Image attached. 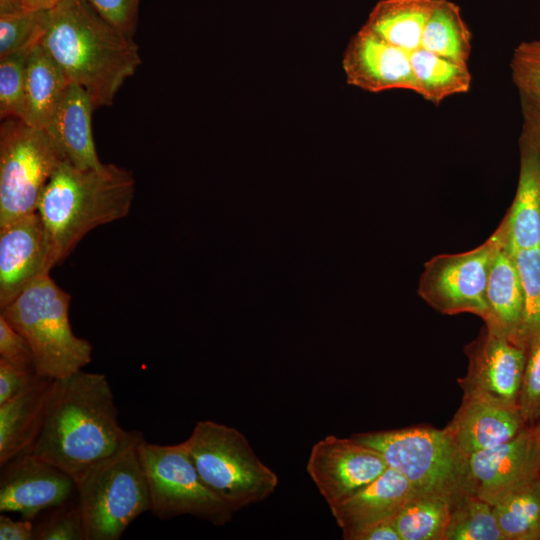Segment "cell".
<instances>
[{
  "instance_id": "obj_35",
  "label": "cell",
  "mask_w": 540,
  "mask_h": 540,
  "mask_svg": "<svg viewBox=\"0 0 540 540\" xmlns=\"http://www.w3.org/2000/svg\"><path fill=\"white\" fill-rule=\"evenodd\" d=\"M510 67L517 89L540 88V41L520 43L513 52Z\"/></svg>"
},
{
  "instance_id": "obj_33",
  "label": "cell",
  "mask_w": 540,
  "mask_h": 540,
  "mask_svg": "<svg viewBox=\"0 0 540 540\" xmlns=\"http://www.w3.org/2000/svg\"><path fill=\"white\" fill-rule=\"evenodd\" d=\"M34 540H86L78 500L52 508L34 528Z\"/></svg>"
},
{
  "instance_id": "obj_15",
  "label": "cell",
  "mask_w": 540,
  "mask_h": 540,
  "mask_svg": "<svg viewBox=\"0 0 540 540\" xmlns=\"http://www.w3.org/2000/svg\"><path fill=\"white\" fill-rule=\"evenodd\" d=\"M46 228L37 212L0 228V309L55 266Z\"/></svg>"
},
{
  "instance_id": "obj_20",
  "label": "cell",
  "mask_w": 540,
  "mask_h": 540,
  "mask_svg": "<svg viewBox=\"0 0 540 540\" xmlns=\"http://www.w3.org/2000/svg\"><path fill=\"white\" fill-rule=\"evenodd\" d=\"M496 230L500 241L490 267L485 296L487 314L483 322L517 344L524 313V292L504 233L499 225Z\"/></svg>"
},
{
  "instance_id": "obj_32",
  "label": "cell",
  "mask_w": 540,
  "mask_h": 540,
  "mask_svg": "<svg viewBox=\"0 0 540 540\" xmlns=\"http://www.w3.org/2000/svg\"><path fill=\"white\" fill-rule=\"evenodd\" d=\"M32 49L21 50L0 58L1 120L23 119L25 70Z\"/></svg>"
},
{
  "instance_id": "obj_1",
  "label": "cell",
  "mask_w": 540,
  "mask_h": 540,
  "mask_svg": "<svg viewBox=\"0 0 540 540\" xmlns=\"http://www.w3.org/2000/svg\"><path fill=\"white\" fill-rule=\"evenodd\" d=\"M137 433L121 427L106 376L79 370L51 380L31 453L75 480L126 447Z\"/></svg>"
},
{
  "instance_id": "obj_2",
  "label": "cell",
  "mask_w": 540,
  "mask_h": 540,
  "mask_svg": "<svg viewBox=\"0 0 540 540\" xmlns=\"http://www.w3.org/2000/svg\"><path fill=\"white\" fill-rule=\"evenodd\" d=\"M40 44L94 108L108 107L141 64L139 48L87 0H63L49 10Z\"/></svg>"
},
{
  "instance_id": "obj_42",
  "label": "cell",
  "mask_w": 540,
  "mask_h": 540,
  "mask_svg": "<svg viewBox=\"0 0 540 540\" xmlns=\"http://www.w3.org/2000/svg\"><path fill=\"white\" fill-rule=\"evenodd\" d=\"M63 0H0V15L28 10H50Z\"/></svg>"
},
{
  "instance_id": "obj_26",
  "label": "cell",
  "mask_w": 540,
  "mask_h": 540,
  "mask_svg": "<svg viewBox=\"0 0 540 540\" xmlns=\"http://www.w3.org/2000/svg\"><path fill=\"white\" fill-rule=\"evenodd\" d=\"M472 34L460 8L450 0H439L422 34L421 48L441 57L467 64Z\"/></svg>"
},
{
  "instance_id": "obj_29",
  "label": "cell",
  "mask_w": 540,
  "mask_h": 540,
  "mask_svg": "<svg viewBox=\"0 0 540 540\" xmlns=\"http://www.w3.org/2000/svg\"><path fill=\"white\" fill-rule=\"evenodd\" d=\"M445 540H505L493 505L468 494L450 506Z\"/></svg>"
},
{
  "instance_id": "obj_12",
  "label": "cell",
  "mask_w": 540,
  "mask_h": 540,
  "mask_svg": "<svg viewBox=\"0 0 540 540\" xmlns=\"http://www.w3.org/2000/svg\"><path fill=\"white\" fill-rule=\"evenodd\" d=\"M387 468L377 450L353 437L334 435L313 445L306 465L309 476L329 508L353 496Z\"/></svg>"
},
{
  "instance_id": "obj_22",
  "label": "cell",
  "mask_w": 540,
  "mask_h": 540,
  "mask_svg": "<svg viewBox=\"0 0 540 540\" xmlns=\"http://www.w3.org/2000/svg\"><path fill=\"white\" fill-rule=\"evenodd\" d=\"M51 380L37 375L24 390L0 404V466L31 453L42 428Z\"/></svg>"
},
{
  "instance_id": "obj_40",
  "label": "cell",
  "mask_w": 540,
  "mask_h": 540,
  "mask_svg": "<svg viewBox=\"0 0 540 540\" xmlns=\"http://www.w3.org/2000/svg\"><path fill=\"white\" fill-rule=\"evenodd\" d=\"M34 528L30 519L15 521L3 513L0 515L1 540H34Z\"/></svg>"
},
{
  "instance_id": "obj_9",
  "label": "cell",
  "mask_w": 540,
  "mask_h": 540,
  "mask_svg": "<svg viewBox=\"0 0 540 540\" xmlns=\"http://www.w3.org/2000/svg\"><path fill=\"white\" fill-rule=\"evenodd\" d=\"M138 452L150 494V512L162 520L190 515L221 526L233 512L202 480L183 442L148 443Z\"/></svg>"
},
{
  "instance_id": "obj_38",
  "label": "cell",
  "mask_w": 540,
  "mask_h": 540,
  "mask_svg": "<svg viewBox=\"0 0 540 540\" xmlns=\"http://www.w3.org/2000/svg\"><path fill=\"white\" fill-rule=\"evenodd\" d=\"M523 116L519 140L527 143L540 160V88L518 89Z\"/></svg>"
},
{
  "instance_id": "obj_19",
  "label": "cell",
  "mask_w": 540,
  "mask_h": 540,
  "mask_svg": "<svg viewBox=\"0 0 540 540\" xmlns=\"http://www.w3.org/2000/svg\"><path fill=\"white\" fill-rule=\"evenodd\" d=\"M93 103L87 92L70 82L45 129L66 160L79 169H97L99 160L92 134Z\"/></svg>"
},
{
  "instance_id": "obj_31",
  "label": "cell",
  "mask_w": 540,
  "mask_h": 540,
  "mask_svg": "<svg viewBox=\"0 0 540 540\" xmlns=\"http://www.w3.org/2000/svg\"><path fill=\"white\" fill-rule=\"evenodd\" d=\"M49 10L0 15V58L32 49L45 33Z\"/></svg>"
},
{
  "instance_id": "obj_21",
  "label": "cell",
  "mask_w": 540,
  "mask_h": 540,
  "mask_svg": "<svg viewBox=\"0 0 540 540\" xmlns=\"http://www.w3.org/2000/svg\"><path fill=\"white\" fill-rule=\"evenodd\" d=\"M520 168L516 193L499 226L513 253L540 246V160L519 140Z\"/></svg>"
},
{
  "instance_id": "obj_13",
  "label": "cell",
  "mask_w": 540,
  "mask_h": 540,
  "mask_svg": "<svg viewBox=\"0 0 540 540\" xmlns=\"http://www.w3.org/2000/svg\"><path fill=\"white\" fill-rule=\"evenodd\" d=\"M468 465L473 494L491 505L540 478V442L534 424L505 443L468 456Z\"/></svg>"
},
{
  "instance_id": "obj_34",
  "label": "cell",
  "mask_w": 540,
  "mask_h": 540,
  "mask_svg": "<svg viewBox=\"0 0 540 540\" xmlns=\"http://www.w3.org/2000/svg\"><path fill=\"white\" fill-rule=\"evenodd\" d=\"M518 406L527 425L540 418V329L530 338Z\"/></svg>"
},
{
  "instance_id": "obj_23",
  "label": "cell",
  "mask_w": 540,
  "mask_h": 540,
  "mask_svg": "<svg viewBox=\"0 0 540 540\" xmlns=\"http://www.w3.org/2000/svg\"><path fill=\"white\" fill-rule=\"evenodd\" d=\"M70 81L40 42L31 50L25 70L23 121L46 129Z\"/></svg>"
},
{
  "instance_id": "obj_36",
  "label": "cell",
  "mask_w": 540,
  "mask_h": 540,
  "mask_svg": "<svg viewBox=\"0 0 540 540\" xmlns=\"http://www.w3.org/2000/svg\"><path fill=\"white\" fill-rule=\"evenodd\" d=\"M0 359L17 369L36 372L34 354L27 339L0 314Z\"/></svg>"
},
{
  "instance_id": "obj_8",
  "label": "cell",
  "mask_w": 540,
  "mask_h": 540,
  "mask_svg": "<svg viewBox=\"0 0 540 540\" xmlns=\"http://www.w3.org/2000/svg\"><path fill=\"white\" fill-rule=\"evenodd\" d=\"M64 154L45 129L21 119L0 126V228L37 212L42 193Z\"/></svg>"
},
{
  "instance_id": "obj_24",
  "label": "cell",
  "mask_w": 540,
  "mask_h": 540,
  "mask_svg": "<svg viewBox=\"0 0 540 540\" xmlns=\"http://www.w3.org/2000/svg\"><path fill=\"white\" fill-rule=\"evenodd\" d=\"M439 0H381L363 27L411 53L421 47L425 25Z\"/></svg>"
},
{
  "instance_id": "obj_7",
  "label": "cell",
  "mask_w": 540,
  "mask_h": 540,
  "mask_svg": "<svg viewBox=\"0 0 540 540\" xmlns=\"http://www.w3.org/2000/svg\"><path fill=\"white\" fill-rule=\"evenodd\" d=\"M142 438L138 431L126 447L74 480L86 540H118L137 517L150 511L138 452Z\"/></svg>"
},
{
  "instance_id": "obj_43",
  "label": "cell",
  "mask_w": 540,
  "mask_h": 540,
  "mask_svg": "<svg viewBox=\"0 0 540 540\" xmlns=\"http://www.w3.org/2000/svg\"><path fill=\"white\" fill-rule=\"evenodd\" d=\"M534 426L536 428L537 435H538L539 442H540V418L534 423Z\"/></svg>"
},
{
  "instance_id": "obj_27",
  "label": "cell",
  "mask_w": 540,
  "mask_h": 540,
  "mask_svg": "<svg viewBox=\"0 0 540 540\" xmlns=\"http://www.w3.org/2000/svg\"><path fill=\"white\" fill-rule=\"evenodd\" d=\"M493 511L505 540H540V478L506 494Z\"/></svg>"
},
{
  "instance_id": "obj_17",
  "label": "cell",
  "mask_w": 540,
  "mask_h": 540,
  "mask_svg": "<svg viewBox=\"0 0 540 540\" xmlns=\"http://www.w3.org/2000/svg\"><path fill=\"white\" fill-rule=\"evenodd\" d=\"M526 426L518 406L463 395L461 405L444 430L470 456L511 440Z\"/></svg>"
},
{
  "instance_id": "obj_11",
  "label": "cell",
  "mask_w": 540,
  "mask_h": 540,
  "mask_svg": "<svg viewBox=\"0 0 540 540\" xmlns=\"http://www.w3.org/2000/svg\"><path fill=\"white\" fill-rule=\"evenodd\" d=\"M464 353L467 372L457 380L463 395L518 406L526 361L524 348L483 325L477 337L464 347Z\"/></svg>"
},
{
  "instance_id": "obj_28",
  "label": "cell",
  "mask_w": 540,
  "mask_h": 540,
  "mask_svg": "<svg viewBox=\"0 0 540 540\" xmlns=\"http://www.w3.org/2000/svg\"><path fill=\"white\" fill-rule=\"evenodd\" d=\"M450 505L429 495L414 494L394 517L401 540H445Z\"/></svg>"
},
{
  "instance_id": "obj_6",
  "label": "cell",
  "mask_w": 540,
  "mask_h": 540,
  "mask_svg": "<svg viewBox=\"0 0 540 540\" xmlns=\"http://www.w3.org/2000/svg\"><path fill=\"white\" fill-rule=\"evenodd\" d=\"M205 484L233 513L270 497L279 479L234 427L198 421L183 441Z\"/></svg>"
},
{
  "instance_id": "obj_39",
  "label": "cell",
  "mask_w": 540,
  "mask_h": 540,
  "mask_svg": "<svg viewBox=\"0 0 540 540\" xmlns=\"http://www.w3.org/2000/svg\"><path fill=\"white\" fill-rule=\"evenodd\" d=\"M38 374L15 368L0 359V404L29 386Z\"/></svg>"
},
{
  "instance_id": "obj_25",
  "label": "cell",
  "mask_w": 540,
  "mask_h": 540,
  "mask_svg": "<svg viewBox=\"0 0 540 540\" xmlns=\"http://www.w3.org/2000/svg\"><path fill=\"white\" fill-rule=\"evenodd\" d=\"M410 60L419 85V95L426 101L439 105L450 96L470 90L472 76L467 64L441 57L421 47L410 53Z\"/></svg>"
},
{
  "instance_id": "obj_30",
  "label": "cell",
  "mask_w": 540,
  "mask_h": 540,
  "mask_svg": "<svg viewBox=\"0 0 540 540\" xmlns=\"http://www.w3.org/2000/svg\"><path fill=\"white\" fill-rule=\"evenodd\" d=\"M524 292V313L517 344L522 348L540 329V246L513 253Z\"/></svg>"
},
{
  "instance_id": "obj_41",
  "label": "cell",
  "mask_w": 540,
  "mask_h": 540,
  "mask_svg": "<svg viewBox=\"0 0 540 540\" xmlns=\"http://www.w3.org/2000/svg\"><path fill=\"white\" fill-rule=\"evenodd\" d=\"M349 540H401L394 518L368 525L354 533Z\"/></svg>"
},
{
  "instance_id": "obj_18",
  "label": "cell",
  "mask_w": 540,
  "mask_h": 540,
  "mask_svg": "<svg viewBox=\"0 0 540 540\" xmlns=\"http://www.w3.org/2000/svg\"><path fill=\"white\" fill-rule=\"evenodd\" d=\"M414 494L409 481L388 467L374 481L330 510L342 530V537L349 540L368 525L394 518Z\"/></svg>"
},
{
  "instance_id": "obj_14",
  "label": "cell",
  "mask_w": 540,
  "mask_h": 540,
  "mask_svg": "<svg viewBox=\"0 0 540 540\" xmlns=\"http://www.w3.org/2000/svg\"><path fill=\"white\" fill-rule=\"evenodd\" d=\"M0 511L32 520L43 510L70 501L74 479L40 457L27 453L1 466Z\"/></svg>"
},
{
  "instance_id": "obj_10",
  "label": "cell",
  "mask_w": 540,
  "mask_h": 540,
  "mask_svg": "<svg viewBox=\"0 0 540 540\" xmlns=\"http://www.w3.org/2000/svg\"><path fill=\"white\" fill-rule=\"evenodd\" d=\"M499 241L495 229L471 250L432 257L424 264L419 278L420 298L440 314L469 313L484 320L490 267Z\"/></svg>"
},
{
  "instance_id": "obj_3",
  "label": "cell",
  "mask_w": 540,
  "mask_h": 540,
  "mask_svg": "<svg viewBox=\"0 0 540 540\" xmlns=\"http://www.w3.org/2000/svg\"><path fill=\"white\" fill-rule=\"evenodd\" d=\"M135 193L130 171L115 164L79 169L64 160L47 183L38 204L55 264L66 259L94 228L126 217Z\"/></svg>"
},
{
  "instance_id": "obj_37",
  "label": "cell",
  "mask_w": 540,
  "mask_h": 540,
  "mask_svg": "<svg viewBox=\"0 0 540 540\" xmlns=\"http://www.w3.org/2000/svg\"><path fill=\"white\" fill-rule=\"evenodd\" d=\"M116 28L132 37L138 22L140 0H87Z\"/></svg>"
},
{
  "instance_id": "obj_4",
  "label": "cell",
  "mask_w": 540,
  "mask_h": 540,
  "mask_svg": "<svg viewBox=\"0 0 540 540\" xmlns=\"http://www.w3.org/2000/svg\"><path fill=\"white\" fill-rule=\"evenodd\" d=\"M352 437L377 450L388 467L409 481L415 494L441 498L450 506L473 494L468 456L444 428L420 425L355 433Z\"/></svg>"
},
{
  "instance_id": "obj_16",
  "label": "cell",
  "mask_w": 540,
  "mask_h": 540,
  "mask_svg": "<svg viewBox=\"0 0 540 540\" xmlns=\"http://www.w3.org/2000/svg\"><path fill=\"white\" fill-rule=\"evenodd\" d=\"M349 85L379 93L392 89L419 94L410 53L362 27L347 45L342 61Z\"/></svg>"
},
{
  "instance_id": "obj_5",
  "label": "cell",
  "mask_w": 540,
  "mask_h": 540,
  "mask_svg": "<svg viewBox=\"0 0 540 540\" xmlns=\"http://www.w3.org/2000/svg\"><path fill=\"white\" fill-rule=\"evenodd\" d=\"M70 295L43 275L0 309L7 321L29 342L39 376H69L92 360V345L77 337L69 321Z\"/></svg>"
}]
</instances>
